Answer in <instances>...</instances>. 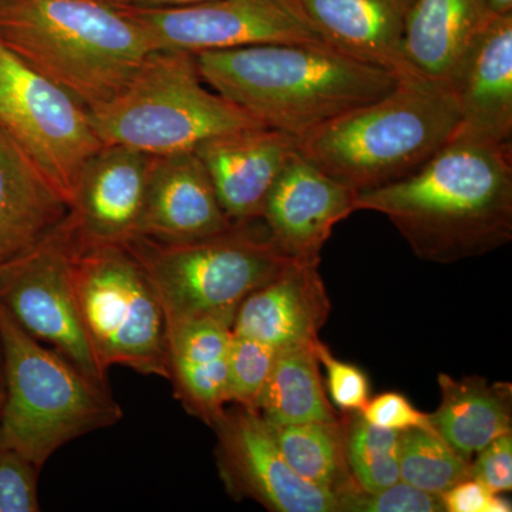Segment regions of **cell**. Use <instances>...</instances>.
<instances>
[{
    "mask_svg": "<svg viewBox=\"0 0 512 512\" xmlns=\"http://www.w3.org/2000/svg\"><path fill=\"white\" fill-rule=\"evenodd\" d=\"M355 207L387 217L424 261L490 254L512 239V143L457 128L417 173L360 192Z\"/></svg>",
    "mask_w": 512,
    "mask_h": 512,
    "instance_id": "1",
    "label": "cell"
},
{
    "mask_svg": "<svg viewBox=\"0 0 512 512\" xmlns=\"http://www.w3.org/2000/svg\"><path fill=\"white\" fill-rule=\"evenodd\" d=\"M205 83L266 127L296 138L372 103L396 77L326 45L275 43L195 55Z\"/></svg>",
    "mask_w": 512,
    "mask_h": 512,
    "instance_id": "2",
    "label": "cell"
},
{
    "mask_svg": "<svg viewBox=\"0 0 512 512\" xmlns=\"http://www.w3.org/2000/svg\"><path fill=\"white\" fill-rule=\"evenodd\" d=\"M0 43L89 110L116 97L153 52L130 16L100 0H0Z\"/></svg>",
    "mask_w": 512,
    "mask_h": 512,
    "instance_id": "3",
    "label": "cell"
},
{
    "mask_svg": "<svg viewBox=\"0 0 512 512\" xmlns=\"http://www.w3.org/2000/svg\"><path fill=\"white\" fill-rule=\"evenodd\" d=\"M458 126L456 103L446 90L421 80L399 82L380 99L298 138V151L360 194L417 173Z\"/></svg>",
    "mask_w": 512,
    "mask_h": 512,
    "instance_id": "4",
    "label": "cell"
},
{
    "mask_svg": "<svg viewBox=\"0 0 512 512\" xmlns=\"http://www.w3.org/2000/svg\"><path fill=\"white\" fill-rule=\"evenodd\" d=\"M5 403L0 446L43 468L70 441L107 429L123 410L103 384L20 328L0 306Z\"/></svg>",
    "mask_w": 512,
    "mask_h": 512,
    "instance_id": "5",
    "label": "cell"
},
{
    "mask_svg": "<svg viewBox=\"0 0 512 512\" xmlns=\"http://www.w3.org/2000/svg\"><path fill=\"white\" fill-rule=\"evenodd\" d=\"M202 83L195 55L153 50L116 97L89 110L101 143L165 157L194 151L218 134L264 126Z\"/></svg>",
    "mask_w": 512,
    "mask_h": 512,
    "instance_id": "6",
    "label": "cell"
},
{
    "mask_svg": "<svg viewBox=\"0 0 512 512\" xmlns=\"http://www.w3.org/2000/svg\"><path fill=\"white\" fill-rule=\"evenodd\" d=\"M259 221L234 222L221 234L195 241L136 237L127 242L153 285L167 322L212 318L232 326L245 298L295 261Z\"/></svg>",
    "mask_w": 512,
    "mask_h": 512,
    "instance_id": "7",
    "label": "cell"
},
{
    "mask_svg": "<svg viewBox=\"0 0 512 512\" xmlns=\"http://www.w3.org/2000/svg\"><path fill=\"white\" fill-rule=\"evenodd\" d=\"M73 289L84 332L104 372L124 366L167 379V318L126 245L77 252Z\"/></svg>",
    "mask_w": 512,
    "mask_h": 512,
    "instance_id": "8",
    "label": "cell"
},
{
    "mask_svg": "<svg viewBox=\"0 0 512 512\" xmlns=\"http://www.w3.org/2000/svg\"><path fill=\"white\" fill-rule=\"evenodd\" d=\"M0 128L70 207L84 167L104 144L89 109L2 43Z\"/></svg>",
    "mask_w": 512,
    "mask_h": 512,
    "instance_id": "9",
    "label": "cell"
},
{
    "mask_svg": "<svg viewBox=\"0 0 512 512\" xmlns=\"http://www.w3.org/2000/svg\"><path fill=\"white\" fill-rule=\"evenodd\" d=\"M64 218L28 251L0 264V306L33 338L109 384L77 308L72 271L79 248Z\"/></svg>",
    "mask_w": 512,
    "mask_h": 512,
    "instance_id": "10",
    "label": "cell"
},
{
    "mask_svg": "<svg viewBox=\"0 0 512 512\" xmlns=\"http://www.w3.org/2000/svg\"><path fill=\"white\" fill-rule=\"evenodd\" d=\"M153 50L197 55L275 43L325 45L296 0H207L185 6L117 5Z\"/></svg>",
    "mask_w": 512,
    "mask_h": 512,
    "instance_id": "11",
    "label": "cell"
},
{
    "mask_svg": "<svg viewBox=\"0 0 512 512\" xmlns=\"http://www.w3.org/2000/svg\"><path fill=\"white\" fill-rule=\"evenodd\" d=\"M227 407L215 421L218 471L229 495L275 512H338L332 491L308 483L286 463L258 412Z\"/></svg>",
    "mask_w": 512,
    "mask_h": 512,
    "instance_id": "12",
    "label": "cell"
},
{
    "mask_svg": "<svg viewBox=\"0 0 512 512\" xmlns=\"http://www.w3.org/2000/svg\"><path fill=\"white\" fill-rule=\"evenodd\" d=\"M154 158L124 146H103L90 158L64 218L79 251L138 237Z\"/></svg>",
    "mask_w": 512,
    "mask_h": 512,
    "instance_id": "13",
    "label": "cell"
},
{
    "mask_svg": "<svg viewBox=\"0 0 512 512\" xmlns=\"http://www.w3.org/2000/svg\"><path fill=\"white\" fill-rule=\"evenodd\" d=\"M357 195L296 151L269 192L261 221L289 258L319 264L333 228L356 211Z\"/></svg>",
    "mask_w": 512,
    "mask_h": 512,
    "instance_id": "14",
    "label": "cell"
},
{
    "mask_svg": "<svg viewBox=\"0 0 512 512\" xmlns=\"http://www.w3.org/2000/svg\"><path fill=\"white\" fill-rule=\"evenodd\" d=\"M298 151V138L266 126L239 128L195 148L232 222L261 220L269 192Z\"/></svg>",
    "mask_w": 512,
    "mask_h": 512,
    "instance_id": "15",
    "label": "cell"
},
{
    "mask_svg": "<svg viewBox=\"0 0 512 512\" xmlns=\"http://www.w3.org/2000/svg\"><path fill=\"white\" fill-rule=\"evenodd\" d=\"M322 42L386 70L397 82L421 80L403 53L404 30L416 0H296ZM424 82V80H421Z\"/></svg>",
    "mask_w": 512,
    "mask_h": 512,
    "instance_id": "16",
    "label": "cell"
},
{
    "mask_svg": "<svg viewBox=\"0 0 512 512\" xmlns=\"http://www.w3.org/2000/svg\"><path fill=\"white\" fill-rule=\"evenodd\" d=\"M232 224L194 151L154 158L138 237L188 242L221 234Z\"/></svg>",
    "mask_w": 512,
    "mask_h": 512,
    "instance_id": "17",
    "label": "cell"
},
{
    "mask_svg": "<svg viewBox=\"0 0 512 512\" xmlns=\"http://www.w3.org/2000/svg\"><path fill=\"white\" fill-rule=\"evenodd\" d=\"M319 264L292 261L255 289L239 306L232 333L279 350L301 348L319 339L330 301Z\"/></svg>",
    "mask_w": 512,
    "mask_h": 512,
    "instance_id": "18",
    "label": "cell"
},
{
    "mask_svg": "<svg viewBox=\"0 0 512 512\" xmlns=\"http://www.w3.org/2000/svg\"><path fill=\"white\" fill-rule=\"evenodd\" d=\"M450 94L458 130L512 143V15L485 20Z\"/></svg>",
    "mask_w": 512,
    "mask_h": 512,
    "instance_id": "19",
    "label": "cell"
},
{
    "mask_svg": "<svg viewBox=\"0 0 512 512\" xmlns=\"http://www.w3.org/2000/svg\"><path fill=\"white\" fill-rule=\"evenodd\" d=\"M232 326L212 318L168 320L167 380L185 412L214 426L229 406Z\"/></svg>",
    "mask_w": 512,
    "mask_h": 512,
    "instance_id": "20",
    "label": "cell"
},
{
    "mask_svg": "<svg viewBox=\"0 0 512 512\" xmlns=\"http://www.w3.org/2000/svg\"><path fill=\"white\" fill-rule=\"evenodd\" d=\"M485 20L480 0H416L404 30L407 63L421 80L450 93Z\"/></svg>",
    "mask_w": 512,
    "mask_h": 512,
    "instance_id": "21",
    "label": "cell"
},
{
    "mask_svg": "<svg viewBox=\"0 0 512 512\" xmlns=\"http://www.w3.org/2000/svg\"><path fill=\"white\" fill-rule=\"evenodd\" d=\"M67 212L59 191L0 128V264L36 245Z\"/></svg>",
    "mask_w": 512,
    "mask_h": 512,
    "instance_id": "22",
    "label": "cell"
},
{
    "mask_svg": "<svg viewBox=\"0 0 512 512\" xmlns=\"http://www.w3.org/2000/svg\"><path fill=\"white\" fill-rule=\"evenodd\" d=\"M439 386L441 399L436 412L429 414L431 426L468 460L491 441L512 433L511 383L441 373Z\"/></svg>",
    "mask_w": 512,
    "mask_h": 512,
    "instance_id": "23",
    "label": "cell"
},
{
    "mask_svg": "<svg viewBox=\"0 0 512 512\" xmlns=\"http://www.w3.org/2000/svg\"><path fill=\"white\" fill-rule=\"evenodd\" d=\"M313 343L276 353L258 404V413L271 426L338 419L326 396Z\"/></svg>",
    "mask_w": 512,
    "mask_h": 512,
    "instance_id": "24",
    "label": "cell"
},
{
    "mask_svg": "<svg viewBox=\"0 0 512 512\" xmlns=\"http://www.w3.org/2000/svg\"><path fill=\"white\" fill-rule=\"evenodd\" d=\"M271 429L286 463L303 480L333 494L353 480L346 460L343 417L332 421L271 426Z\"/></svg>",
    "mask_w": 512,
    "mask_h": 512,
    "instance_id": "25",
    "label": "cell"
},
{
    "mask_svg": "<svg viewBox=\"0 0 512 512\" xmlns=\"http://www.w3.org/2000/svg\"><path fill=\"white\" fill-rule=\"evenodd\" d=\"M471 463L473 460L454 450L434 427L399 434L400 480L424 493L441 497L471 477Z\"/></svg>",
    "mask_w": 512,
    "mask_h": 512,
    "instance_id": "26",
    "label": "cell"
},
{
    "mask_svg": "<svg viewBox=\"0 0 512 512\" xmlns=\"http://www.w3.org/2000/svg\"><path fill=\"white\" fill-rule=\"evenodd\" d=\"M346 460L350 476L365 491L382 490L400 480L399 431L380 429L362 414L346 413Z\"/></svg>",
    "mask_w": 512,
    "mask_h": 512,
    "instance_id": "27",
    "label": "cell"
},
{
    "mask_svg": "<svg viewBox=\"0 0 512 512\" xmlns=\"http://www.w3.org/2000/svg\"><path fill=\"white\" fill-rule=\"evenodd\" d=\"M276 353L258 340L232 333L228 353L229 404L258 412L259 399L274 367Z\"/></svg>",
    "mask_w": 512,
    "mask_h": 512,
    "instance_id": "28",
    "label": "cell"
},
{
    "mask_svg": "<svg viewBox=\"0 0 512 512\" xmlns=\"http://www.w3.org/2000/svg\"><path fill=\"white\" fill-rule=\"evenodd\" d=\"M335 497L338 512H446L440 497L402 480L377 491H365L352 480Z\"/></svg>",
    "mask_w": 512,
    "mask_h": 512,
    "instance_id": "29",
    "label": "cell"
},
{
    "mask_svg": "<svg viewBox=\"0 0 512 512\" xmlns=\"http://www.w3.org/2000/svg\"><path fill=\"white\" fill-rule=\"evenodd\" d=\"M42 468L13 448L0 446V512H39Z\"/></svg>",
    "mask_w": 512,
    "mask_h": 512,
    "instance_id": "30",
    "label": "cell"
},
{
    "mask_svg": "<svg viewBox=\"0 0 512 512\" xmlns=\"http://www.w3.org/2000/svg\"><path fill=\"white\" fill-rule=\"evenodd\" d=\"M319 363L325 366L326 387L332 403L345 413L362 412L370 399V383L362 369L342 362L318 339L313 343Z\"/></svg>",
    "mask_w": 512,
    "mask_h": 512,
    "instance_id": "31",
    "label": "cell"
},
{
    "mask_svg": "<svg viewBox=\"0 0 512 512\" xmlns=\"http://www.w3.org/2000/svg\"><path fill=\"white\" fill-rule=\"evenodd\" d=\"M360 414L372 426L399 433L409 429L433 427L429 414L420 412L406 396L397 392H386L369 399Z\"/></svg>",
    "mask_w": 512,
    "mask_h": 512,
    "instance_id": "32",
    "label": "cell"
},
{
    "mask_svg": "<svg viewBox=\"0 0 512 512\" xmlns=\"http://www.w3.org/2000/svg\"><path fill=\"white\" fill-rule=\"evenodd\" d=\"M471 477L495 494L510 493L512 488V433L491 441L471 463Z\"/></svg>",
    "mask_w": 512,
    "mask_h": 512,
    "instance_id": "33",
    "label": "cell"
},
{
    "mask_svg": "<svg viewBox=\"0 0 512 512\" xmlns=\"http://www.w3.org/2000/svg\"><path fill=\"white\" fill-rule=\"evenodd\" d=\"M446 512H510L511 504L500 494L470 477L441 495Z\"/></svg>",
    "mask_w": 512,
    "mask_h": 512,
    "instance_id": "34",
    "label": "cell"
},
{
    "mask_svg": "<svg viewBox=\"0 0 512 512\" xmlns=\"http://www.w3.org/2000/svg\"><path fill=\"white\" fill-rule=\"evenodd\" d=\"M100 2L130 6H185L207 2V0H100Z\"/></svg>",
    "mask_w": 512,
    "mask_h": 512,
    "instance_id": "35",
    "label": "cell"
},
{
    "mask_svg": "<svg viewBox=\"0 0 512 512\" xmlns=\"http://www.w3.org/2000/svg\"><path fill=\"white\" fill-rule=\"evenodd\" d=\"M487 18L512 15V0H480Z\"/></svg>",
    "mask_w": 512,
    "mask_h": 512,
    "instance_id": "36",
    "label": "cell"
},
{
    "mask_svg": "<svg viewBox=\"0 0 512 512\" xmlns=\"http://www.w3.org/2000/svg\"><path fill=\"white\" fill-rule=\"evenodd\" d=\"M3 403H5V375H3L2 349H0V419H2Z\"/></svg>",
    "mask_w": 512,
    "mask_h": 512,
    "instance_id": "37",
    "label": "cell"
}]
</instances>
